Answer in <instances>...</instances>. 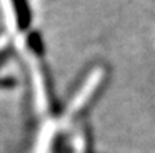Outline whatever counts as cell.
<instances>
[{
  "label": "cell",
  "mask_w": 155,
  "mask_h": 153,
  "mask_svg": "<svg viewBox=\"0 0 155 153\" xmlns=\"http://www.w3.org/2000/svg\"><path fill=\"white\" fill-rule=\"evenodd\" d=\"M109 79V70L105 64L97 62L88 67L84 75L78 81L70 98V110L72 113H82L88 108L104 91Z\"/></svg>",
  "instance_id": "cell-1"
}]
</instances>
